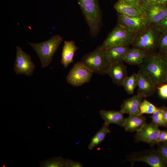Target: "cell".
I'll return each mask as SVG.
<instances>
[{"mask_svg": "<svg viewBox=\"0 0 167 167\" xmlns=\"http://www.w3.org/2000/svg\"><path fill=\"white\" fill-rule=\"evenodd\" d=\"M156 87L167 82V65L165 55L160 52L148 54L138 66Z\"/></svg>", "mask_w": 167, "mask_h": 167, "instance_id": "6da1fadb", "label": "cell"}, {"mask_svg": "<svg viewBox=\"0 0 167 167\" xmlns=\"http://www.w3.org/2000/svg\"><path fill=\"white\" fill-rule=\"evenodd\" d=\"M89 28V33L97 36L102 25V14L98 0H77Z\"/></svg>", "mask_w": 167, "mask_h": 167, "instance_id": "7a4b0ae2", "label": "cell"}, {"mask_svg": "<svg viewBox=\"0 0 167 167\" xmlns=\"http://www.w3.org/2000/svg\"><path fill=\"white\" fill-rule=\"evenodd\" d=\"M161 33L153 25L146 26L136 34L131 45L147 54L156 52L158 48Z\"/></svg>", "mask_w": 167, "mask_h": 167, "instance_id": "3957f363", "label": "cell"}, {"mask_svg": "<svg viewBox=\"0 0 167 167\" xmlns=\"http://www.w3.org/2000/svg\"><path fill=\"white\" fill-rule=\"evenodd\" d=\"M137 33L117 23L101 45L105 50L114 47L129 46Z\"/></svg>", "mask_w": 167, "mask_h": 167, "instance_id": "277c9868", "label": "cell"}, {"mask_svg": "<svg viewBox=\"0 0 167 167\" xmlns=\"http://www.w3.org/2000/svg\"><path fill=\"white\" fill-rule=\"evenodd\" d=\"M63 39L62 36L56 35L42 42L35 43L28 42L29 45L39 57L42 68L47 67L51 62L52 58Z\"/></svg>", "mask_w": 167, "mask_h": 167, "instance_id": "5b68a950", "label": "cell"}, {"mask_svg": "<svg viewBox=\"0 0 167 167\" xmlns=\"http://www.w3.org/2000/svg\"><path fill=\"white\" fill-rule=\"evenodd\" d=\"M105 51L101 45L93 51L84 56L81 61L93 73L101 75L106 74L110 63L106 58Z\"/></svg>", "mask_w": 167, "mask_h": 167, "instance_id": "8992f818", "label": "cell"}, {"mask_svg": "<svg viewBox=\"0 0 167 167\" xmlns=\"http://www.w3.org/2000/svg\"><path fill=\"white\" fill-rule=\"evenodd\" d=\"M127 161L132 165L136 162H142L152 167H166L167 165L157 149H150L134 152L128 156Z\"/></svg>", "mask_w": 167, "mask_h": 167, "instance_id": "52a82bcc", "label": "cell"}, {"mask_svg": "<svg viewBox=\"0 0 167 167\" xmlns=\"http://www.w3.org/2000/svg\"><path fill=\"white\" fill-rule=\"evenodd\" d=\"M144 11L146 26L154 25L161 21L167 15V5L152 1L141 2Z\"/></svg>", "mask_w": 167, "mask_h": 167, "instance_id": "ba28073f", "label": "cell"}, {"mask_svg": "<svg viewBox=\"0 0 167 167\" xmlns=\"http://www.w3.org/2000/svg\"><path fill=\"white\" fill-rule=\"evenodd\" d=\"M93 73L80 61L75 63L66 76V82L73 86H80L89 82Z\"/></svg>", "mask_w": 167, "mask_h": 167, "instance_id": "9c48e42d", "label": "cell"}, {"mask_svg": "<svg viewBox=\"0 0 167 167\" xmlns=\"http://www.w3.org/2000/svg\"><path fill=\"white\" fill-rule=\"evenodd\" d=\"M35 66L30 56L22 48L16 47V54L14 70L17 75L23 74L30 76L33 73Z\"/></svg>", "mask_w": 167, "mask_h": 167, "instance_id": "30bf717a", "label": "cell"}, {"mask_svg": "<svg viewBox=\"0 0 167 167\" xmlns=\"http://www.w3.org/2000/svg\"><path fill=\"white\" fill-rule=\"evenodd\" d=\"M161 130L159 126L152 122L147 123L139 131H136L135 135L136 142H143L153 147L158 145V138Z\"/></svg>", "mask_w": 167, "mask_h": 167, "instance_id": "8fae6325", "label": "cell"}, {"mask_svg": "<svg viewBox=\"0 0 167 167\" xmlns=\"http://www.w3.org/2000/svg\"><path fill=\"white\" fill-rule=\"evenodd\" d=\"M117 13L124 15L144 17V11L139 0H118L114 6Z\"/></svg>", "mask_w": 167, "mask_h": 167, "instance_id": "7c38bea8", "label": "cell"}, {"mask_svg": "<svg viewBox=\"0 0 167 167\" xmlns=\"http://www.w3.org/2000/svg\"><path fill=\"white\" fill-rule=\"evenodd\" d=\"M123 62L110 63L106 72L113 82L118 86H122L123 80L128 76L127 67Z\"/></svg>", "mask_w": 167, "mask_h": 167, "instance_id": "4fadbf2b", "label": "cell"}, {"mask_svg": "<svg viewBox=\"0 0 167 167\" xmlns=\"http://www.w3.org/2000/svg\"><path fill=\"white\" fill-rule=\"evenodd\" d=\"M138 78L137 94L144 98L154 94L157 90V87L151 79L139 70L137 73Z\"/></svg>", "mask_w": 167, "mask_h": 167, "instance_id": "5bb4252c", "label": "cell"}, {"mask_svg": "<svg viewBox=\"0 0 167 167\" xmlns=\"http://www.w3.org/2000/svg\"><path fill=\"white\" fill-rule=\"evenodd\" d=\"M118 23L137 33L146 26L144 17L131 16L117 13Z\"/></svg>", "mask_w": 167, "mask_h": 167, "instance_id": "9a60e30c", "label": "cell"}, {"mask_svg": "<svg viewBox=\"0 0 167 167\" xmlns=\"http://www.w3.org/2000/svg\"><path fill=\"white\" fill-rule=\"evenodd\" d=\"M144 98L137 94L131 98L124 100L121 106L120 111L129 114H141L140 110V104Z\"/></svg>", "mask_w": 167, "mask_h": 167, "instance_id": "2e32d148", "label": "cell"}, {"mask_svg": "<svg viewBox=\"0 0 167 167\" xmlns=\"http://www.w3.org/2000/svg\"><path fill=\"white\" fill-rule=\"evenodd\" d=\"M78 49L73 41H65L62 49L61 63L65 68L74 62L75 52Z\"/></svg>", "mask_w": 167, "mask_h": 167, "instance_id": "e0dca14e", "label": "cell"}, {"mask_svg": "<svg viewBox=\"0 0 167 167\" xmlns=\"http://www.w3.org/2000/svg\"><path fill=\"white\" fill-rule=\"evenodd\" d=\"M100 114L105 123L109 125L114 124L123 127L126 119L124 113L120 110H101L100 111Z\"/></svg>", "mask_w": 167, "mask_h": 167, "instance_id": "ac0fdd59", "label": "cell"}, {"mask_svg": "<svg viewBox=\"0 0 167 167\" xmlns=\"http://www.w3.org/2000/svg\"><path fill=\"white\" fill-rule=\"evenodd\" d=\"M146 118L143 114H129L126 118L123 127L126 131L131 132L137 131L145 125Z\"/></svg>", "mask_w": 167, "mask_h": 167, "instance_id": "d6986e66", "label": "cell"}, {"mask_svg": "<svg viewBox=\"0 0 167 167\" xmlns=\"http://www.w3.org/2000/svg\"><path fill=\"white\" fill-rule=\"evenodd\" d=\"M130 48L129 46L116 47L106 50L105 56L107 61L109 63L124 62Z\"/></svg>", "mask_w": 167, "mask_h": 167, "instance_id": "ffe728a7", "label": "cell"}, {"mask_svg": "<svg viewBox=\"0 0 167 167\" xmlns=\"http://www.w3.org/2000/svg\"><path fill=\"white\" fill-rule=\"evenodd\" d=\"M148 54L141 49L132 47L128 51L124 62L130 65L139 66L143 62Z\"/></svg>", "mask_w": 167, "mask_h": 167, "instance_id": "44dd1931", "label": "cell"}, {"mask_svg": "<svg viewBox=\"0 0 167 167\" xmlns=\"http://www.w3.org/2000/svg\"><path fill=\"white\" fill-rule=\"evenodd\" d=\"M110 132L109 125L104 122L101 128L92 138L88 146V148L92 150L95 147L102 143L107 134Z\"/></svg>", "mask_w": 167, "mask_h": 167, "instance_id": "7402d4cb", "label": "cell"}, {"mask_svg": "<svg viewBox=\"0 0 167 167\" xmlns=\"http://www.w3.org/2000/svg\"><path fill=\"white\" fill-rule=\"evenodd\" d=\"M138 85V76L137 74L135 73L126 77L123 80L122 84L125 91L130 95L133 94Z\"/></svg>", "mask_w": 167, "mask_h": 167, "instance_id": "603a6c76", "label": "cell"}, {"mask_svg": "<svg viewBox=\"0 0 167 167\" xmlns=\"http://www.w3.org/2000/svg\"><path fill=\"white\" fill-rule=\"evenodd\" d=\"M65 160L60 156L54 157L41 162L40 166L44 167H65Z\"/></svg>", "mask_w": 167, "mask_h": 167, "instance_id": "cb8c5ba5", "label": "cell"}, {"mask_svg": "<svg viewBox=\"0 0 167 167\" xmlns=\"http://www.w3.org/2000/svg\"><path fill=\"white\" fill-rule=\"evenodd\" d=\"M159 109L146 99L143 100L140 106V110L141 114L144 113L152 114L158 110Z\"/></svg>", "mask_w": 167, "mask_h": 167, "instance_id": "d4e9b609", "label": "cell"}, {"mask_svg": "<svg viewBox=\"0 0 167 167\" xmlns=\"http://www.w3.org/2000/svg\"><path fill=\"white\" fill-rule=\"evenodd\" d=\"M152 121L156 125L159 126L167 127V125L163 117V113L161 108L152 114L150 117Z\"/></svg>", "mask_w": 167, "mask_h": 167, "instance_id": "484cf974", "label": "cell"}, {"mask_svg": "<svg viewBox=\"0 0 167 167\" xmlns=\"http://www.w3.org/2000/svg\"><path fill=\"white\" fill-rule=\"evenodd\" d=\"M158 49L162 54H167V31L161 33Z\"/></svg>", "mask_w": 167, "mask_h": 167, "instance_id": "4316f807", "label": "cell"}, {"mask_svg": "<svg viewBox=\"0 0 167 167\" xmlns=\"http://www.w3.org/2000/svg\"><path fill=\"white\" fill-rule=\"evenodd\" d=\"M153 26L160 33L167 31V15L159 22Z\"/></svg>", "mask_w": 167, "mask_h": 167, "instance_id": "83f0119b", "label": "cell"}, {"mask_svg": "<svg viewBox=\"0 0 167 167\" xmlns=\"http://www.w3.org/2000/svg\"><path fill=\"white\" fill-rule=\"evenodd\" d=\"M157 149L161 154L167 165V143H159Z\"/></svg>", "mask_w": 167, "mask_h": 167, "instance_id": "f1b7e54d", "label": "cell"}, {"mask_svg": "<svg viewBox=\"0 0 167 167\" xmlns=\"http://www.w3.org/2000/svg\"><path fill=\"white\" fill-rule=\"evenodd\" d=\"M159 96L162 98L167 99V83H164L157 87Z\"/></svg>", "mask_w": 167, "mask_h": 167, "instance_id": "f546056e", "label": "cell"}, {"mask_svg": "<svg viewBox=\"0 0 167 167\" xmlns=\"http://www.w3.org/2000/svg\"><path fill=\"white\" fill-rule=\"evenodd\" d=\"M65 167H82L83 166L79 162L66 159L65 160Z\"/></svg>", "mask_w": 167, "mask_h": 167, "instance_id": "4dcf8cb0", "label": "cell"}, {"mask_svg": "<svg viewBox=\"0 0 167 167\" xmlns=\"http://www.w3.org/2000/svg\"><path fill=\"white\" fill-rule=\"evenodd\" d=\"M158 141L159 143H167V130L161 131Z\"/></svg>", "mask_w": 167, "mask_h": 167, "instance_id": "1f68e13d", "label": "cell"}, {"mask_svg": "<svg viewBox=\"0 0 167 167\" xmlns=\"http://www.w3.org/2000/svg\"><path fill=\"white\" fill-rule=\"evenodd\" d=\"M161 108L163 112V118L167 125V107L162 106Z\"/></svg>", "mask_w": 167, "mask_h": 167, "instance_id": "d6a6232c", "label": "cell"}, {"mask_svg": "<svg viewBox=\"0 0 167 167\" xmlns=\"http://www.w3.org/2000/svg\"><path fill=\"white\" fill-rule=\"evenodd\" d=\"M147 1H152L160 4L167 5V0H149Z\"/></svg>", "mask_w": 167, "mask_h": 167, "instance_id": "836d02e7", "label": "cell"}, {"mask_svg": "<svg viewBox=\"0 0 167 167\" xmlns=\"http://www.w3.org/2000/svg\"><path fill=\"white\" fill-rule=\"evenodd\" d=\"M164 55H165V58L166 60V63L167 65V54H165Z\"/></svg>", "mask_w": 167, "mask_h": 167, "instance_id": "e575fe53", "label": "cell"}, {"mask_svg": "<svg viewBox=\"0 0 167 167\" xmlns=\"http://www.w3.org/2000/svg\"><path fill=\"white\" fill-rule=\"evenodd\" d=\"M140 2H141L143 1H148L149 0H139Z\"/></svg>", "mask_w": 167, "mask_h": 167, "instance_id": "d590c367", "label": "cell"}, {"mask_svg": "<svg viewBox=\"0 0 167 167\" xmlns=\"http://www.w3.org/2000/svg\"></svg>", "mask_w": 167, "mask_h": 167, "instance_id": "8d00e7d4", "label": "cell"}]
</instances>
